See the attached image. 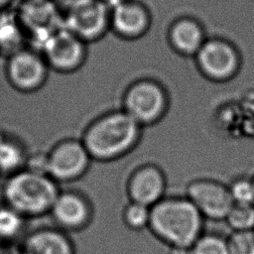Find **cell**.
Here are the masks:
<instances>
[{
	"label": "cell",
	"mask_w": 254,
	"mask_h": 254,
	"mask_svg": "<svg viewBox=\"0 0 254 254\" xmlns=\"http://www.w3.org/2000/svg\"><path fill=\"white\" fill-rule=\"evenodd\" d=\"M110 8L103 0H72L64 27L86 44L98 41L110 29Z\"/></svg>",
	"instance_id": "7"
},
{
	"label": "cell",
	"mask_w": 254,
	"mask_h": 254,
	"mask_svg": "<svg viewBox=\"0 0 254 254\" xmlns=\"http://www.w3.org/2000/svg\"><path fill=\"white\" fill-rule=\"evenodd\" d=\"M224 221L232 231L254 230V204L234 203Z\"/></svg>",
	"instance_id": "22"
},
{
	"label": "cell",
	"mask_w": 254,
	"mask_h": 254,
	"mask_svg": "<svg viewBox=\"0 0 254 254\" xmlns=\"http://www.w3.org/2000/svg\"><path fill=\"white\" fill-rule=\"evenodd\" d=\"M28 254H75V246L67 232L57 226H44L28 233L22 244Z\"/></svg>",
	"instance_id": "15"
},
{
	"label": "cell",
	"mask_w": 254,
	"mask_h": 254,
	"mask_svg": "<svg viewBox=\"0 0 254 254\" xmlns=\"http://www.w3.org/2000/svg\"><path fill=\"white\" fill-rule=\"evenodd\" d=\"M26 219L8 205L0 206V241L5 245L15 241L23 232Z\"/></svg>",
	"instance_id": "19"
},
{
	"label": "cell",
	"mask_w": 254,
	"mask_h": 254,
	"mask_svg": "<svg viewBox=\"0 0 254 254\" xmlns=\"http://www.w3.org/2000/svg\"><path fill=\"white\" fill-rule=\"evenodd\" d=\"M169 254H192L191 247H171Z\"/></svg>",
	"instance_id": "26"
},
{
	"label": "cell",
	"mask_w": 254,
	"mask_h": 254,
	"mask_svg": "<svg viewBox=\"0 0 254 254\" xmlns=\"http://www.w3.org/2000/svg\"><path fill=\"white\" fill-rule=\"evenodd\" d=\"M28 154L19 138L0 132V176L8 177L23 170Z\"/></svg>",
	"instance_id": "17"
},
{
	"label": "cell",
	"mask_w": 254,
	"mask_h": 254,
	"mask_svg": "<svg viewBox=\"0 0 254 254\" xmlns=\"http://www.w3.org/2000/svg\"><path fill=\"white\" fill-rule=\"evenodd\" d=\"M0 177H1V176H0Z\"/></svg>",
	"instance_id": "31"
},
{
	"label": "cell",
	"mask_w": 254,
	"mask_h": 254,
	"mask_svg": "<svg viewBox=\"0 0 254 254\" xmlns=\"http://www.w3.org/2000/svg\"><path fill=\"white\" fill-rule=\"evenodd\" d=\"M86 43L76 35L62 27L48 39L41 54L50 69L60 73L78 70L87 58Z\"/></svg>",
	"instance_id": "10"
},
{
	"label": "cell",
	"mask_w": 254,
	"mask_h": 254,
	"mask_svg": "<svg viewBox=\"0 0 254 254\" xmlns=\"http://www.w3.org/2000/svg\"><path fill=\"white\" fill-rule=\"evenodd\" d=\"M228 190L233 203L254 204V183L252 179L236 178L228 185Z\"/></svg>",
	"instance_id": "23"
},
{
	"label": "cell",
	"mask_w": 254,
	"mask_h": 254,
	"mask_svg": "<svg viewBox=\"0 0 254 254\" xmlns=\"http://www.w3.org/2000/svg\"><path fill=\"white\" fill-rule=\"evenodd\" d=\"M252 180H253V183H254V178H253V179H252Z\"/></svg>",
	"instance_id": "30"
},
{
	"label": "cell",
	"mask_w": 254,
	"mask_h": 254,
	"mask_svg": "<svg viewBox=\"0 0 254 254\" xmlns=\"http://www.w3.org/2000/svg\"><path fill=\"white\" fill-rule=\"evenodd\" d=\"M7 250L6 245L0 241V254H7Z\"/></svg>",
	"instance_id": "29"
},
{
	"label": "cell",
	"mask_w": 254,
	"mask_h": 254,
	"mask_svg": "<svg viewBox=\"0 0 254 254\" xmlns=\"http://www.w3.org/2000/svg\"><path fill=\"white\" fill-rule=\"evenodd\" d=\"M142 129L124 110L112 109L91 120L80 139L93 161L107 163L132 152L141 140Z\"/></svg>",
	"instance_id": "1"
},
{
	"label": "cell",
	"mask_w": 254,
	"mask_h": 254,
	"mask_svg": "<svg viewBox=\"0 0 254 254\" xmlns=\"http://www.w3.org/2000/svg\"><path fill=\"white\" fill-rule=\"evenodd\" d=\"M48 154V175L58 184L81 179L93 161L81 139L64 138L58 141Z\"/></svg>",
	"instance_id": "9"
},
{
	"label": "cell",
	"mask_w": 254,
	"mask_h": 254,
	"mask_svg": "<svg viewBox=\"0 0 254 254\" xmlns=\"http://www.w3.org/2000/svg\"><path fill=\"white\" fill-rule=\"evenodd\" d=\"M185 195L194 204L204 219L213 221L224 220L234 204L228 186L209 178L191 180L187 185Z\"/></svg>",
	"instance_id": "11"
},
{
	"label": "cell",
	"mask_w": 254,
	"mask_h": 254,
	"mask_svg": "<svg viewBox=\"0 0 254 254\" xmlns=\"http://www.w3.org/2000/svg\"><path fill=\"white\" fill-rule=\"evenodd\" d=\"M201 24L191 17H180L169 27L168 41L172 49L183 57L193 58L206 40Z\"/></svg>",
	"instance_id": "16"
},
{
	"label": "cell",
	"mask_w": 254,
	"mask_h": 254,
	"mask_svg": "<svg viewBox=\"0 0 254 254\" xmlns=\"http://www.w3.org/2000/svg\"><path fill=\"white\" fill-rule=\"evenodd\" d=\"M24 31L19 23L15 11L0 10V54L7 57L15 51L25 47Z\"/></svg>",
	"instance_id": "18"
},
{
	"label": "cell",
	"mask_w": 254,
	"mask_h": 254,
	"mask_svg": "<svg viewBox=\"0 0 254 254\" xmlns=\"http://www.w3.org/2000/svg\"><path fill=\"white\" fill-rule=\"evenodd\" d=\"M7 254H28L23 248L22 246L20 245L19 247H16V248H12L10 250H7Z\"/></svg>",
	"instance_id": "27"
},
{
	"label": "cell",
	"mask_w": 254,
	"mask_h": 254,
	"mask_svg": "<svg viewBox=\"0 0 254 254\" xmlns=\"http://www.w3.org/2000/svg\"><path fill=\"white\" fill-rule=\"evenodd\" d=\"M151 207L129 200L122 210L123 223L131 230L140 231L149 227Z\"/></svg>",
	"instance_id": "20"
},
{
	"label": "cell",
	"mask_w": 254,
	"mask_h": 254,
	"mask_svg": "<svg viewBox=\"0 0 254 254\" xmlns=\"http://www.w3.org/2000/svg\"><path fill=\"white\" fill-rule=\"evenodd\" d=\"M60 191L59 184L50 176L23 169L7 177L2 197L4 204L28 219L49 214Z\"/></svg>",
	"instance_id": "3"
},
{
	"label": "cell",
	"mask_w": 254,
	"mask_h": 254,
	"mask_svg": "<svg viewBox=\"0 0 254 254\" xmlns=\"http://www.w3.org/2000/svg\"><path fill=\"white\" fill-rule=\"evenodd\" d=\"M14 0H0V10L8 9V7L11 5V3Z\"/></svg>",
	"instance_id": "28"
},
{
	"label": "cell",
	"mask_w": 254,
	"mask_h": 254,
	"mask_svg": "<svg viewBox=\"0 0 254 254\" xmlns=\"http://www.w3.org/2000/svg\"><path fill=\"white\" fill-rule=\"evenodd\" d=\"M192 254H230L227 237L219 233L203 232L191 246Z\"/></svg>",
	"instance_id": "21"
},
{
	"label": "cell",
	"mask_w": 254,
	"mask_h": 254,
	"mask_svg": "<svg viewBox=\"0 0 254 254\" xmlns=\"http://www.w3.org/2000/svg\"><path fill=\"white\" fill-rule=\"evenodd\" d=\"M152 24L148 7L138 0H118L110 8V29L124 40H137Z\"/></svg>",
	"instance_id": "14"
},
{
	"label": "cell",
	"mask_w": 254,
	"mask_h": 254,
	"mask_svg": "<svg viewBox=\"0 0 254 254\" xmlns=\"http://www.w3.org/2000/svg\"><path fill=\"white\" fill-rule=\"evenodd\" d=\"M24 169L37 174L48 175V154L45 152L29 153Z\"/></svg>",
	"instance_id": "25"
},
{
	"label": "cell",
	"mask_w": 254,
	"mask_h": 254,
	"mask_svg": "<svg viewBox=\"0 0 254 254\" xmlns=\"http://www.w3.org/2000/svg\"><path fill=\"white\" fill-rule=\"evenodd\" d=\"M167 177L156 164L146 163L136 167L126 182L129 200L152 207L166 196Z\"/></svg>",
	"instance_id": "13"
},
{
	"label": "cell",
	"mask_w": 254,
	"mask_h": 254,
	"mask_svg": "<svg viewBox=\"0 0 254 254\" xmlns=\"http://www.w3.org/2000/svg\"><path fill=\"white\" fill-rule=\"evenodd\" d=\"M93 205L86 194L76 190H61L50 210L56 226L65 232L85 229L93 218Z\"/></svg>",
	"instance_id": "12"
},
{
	"label": "cell",
	"mask_w": 254,
	"mask_h": 254,
	"mask_svg": "<svg viewBox=\"0 0 254 254\" xmlns=\"http://www.w3.org/2000/svg\"><path fill=\"white\" fill-rule=\"evenodd\" d=\"M170 97L166 87L152 77L138 78L125 88L121 109L140 126H152L167 114Z\"/></svg>",
	"instance_id": "4"
},
{
	"label": "cell",
	"mask_w": 254,
	"mask_h": 254,
	"mask_svg": "<svg viewBox=\"0 0 254 254\" xmlns=\"http://www.w3.org/2000/svg\"><path fill=\"white\" fill-rule=\"evenodd\" d=\"M193 59L201 75L213 82L232 79L241 67L238 49L223 38H207Z\"/></svg>",
	"instance_id": "5"
},
{
	"label": "cell",
	"mask_w": 254,
	"mask_h": 254,
	"mask_svg": "<svg viewBox=\"0 0 254 254\" xmlns=\"http://www.w3.org/2000/svg\"><path fill=\"white\" fill-rule=\"evenodd\" d=\"M203 225V216L186 195H166L151 207L148 228L169 248L191 247Z\"/></svg>",
	"instance_id": "2"
},
{
	"label": "cell",
	"mask_w": 254,
	"mask_h": 254,
	"mask_svg": "<svg viewBox=\"0 0 254 254\" xmlns=\"http://www.w3.org/2000/svg\"><path fill=\"white\" fill-rule=\"evenodd\" d=\"M32 49L41 53L48 39L64 27V20L53 0H22L15 11Z\"/></svg>",
	"instance_id": "6"
},
{
	"label": "cell",
	"mask_w": 254,
	"mask_h": 254,
	"mask_svg": "<svg viewBox=\"0 0 254 254\" xmlns=\"http://www.w3.org/2000/svg\"><path fill=\"white\" fill-rule=\"evenodd\" d=\"M227 242L230 254H254V230L232 231Z\"/></svg>",
	"instance_id": "24"
},
{
	"label": "cell",
	"mask_w": 254,
	"mask_h": 254,
	"mask_svg": "<svg viewBox=\"0 0 254 254\" xmlns=\"http://www.w3.org/2000/svg\"><path fill=\"white\" fill-rule=\"evenodd\" d=\"M50 67L43 55L23 47L7 57L5 74L9 84L22 93H33L41 89L49 76Z\"/></svg>",
	"instance_id": "8"
}]
</instances>
